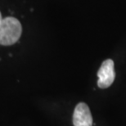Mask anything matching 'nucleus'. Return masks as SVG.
Returning a JSON list of instances; mask_svg holds the SVG:
<instances>
[{
	"mask_svg": "<svg viewBox=\"0 0 126 126\" xmlns=\"http://www.w3.org/2000/svg\"><path fill=\"white\" fill-rule=\"evenodd\" d=\"M2 19V13H1V11H0V23H1V21Z\"/></svg>",
	"mask_w": 126,
	"mask_h": 126,
	"instance_id": "4",
	"label": "nucleus"
},
{
	"mask_svg": "<svg viewBox=\"0 0 126 126\" xmlns=\"http://www.w3.org/2000/svg\"><path fill=\"white\" fill-rule=\"evenodd\" d=\"M74 126H92L93 117L89 106L84 102H80L75 108L73 114Z\"/></svg>",
	"mask_w": 126,
	"mask_h": 126,
	"instance_id": "3",
	"label": "nucleus"
},
{
	"mask_svg": "<svg viewBox=\"0 0 126 126\" xmlns=\"http://www.w3.org/2000/svg\"><path fill=\"white\" fill-rule=\"evenodd\" d=\"M97 86L100 89H107L115 78V73L114 70V62L110 59H107L102 62L100 69L97 72Z\"/></svg>",
	"mask_w": 126,
	"mask_h": 126,
	"instance_id": "2",
	"label": "nucleus"
},
{
	"mask_svg": "<svg viewBox=\"0 0 126 126\" xmlns=\"http://www.w3.org/2000/svg\"><path fill=\"white\" fill-rule=\"evenodd\" d=\"M22 34L21 23L16 17L7 16L0 23V45L10 46L18 41Z\"/></svg>",
	"mask_w": 126,
	"mask_h": 126,
	"instance_id": "1",
	"label": "nucleus"
}]
</instances>
